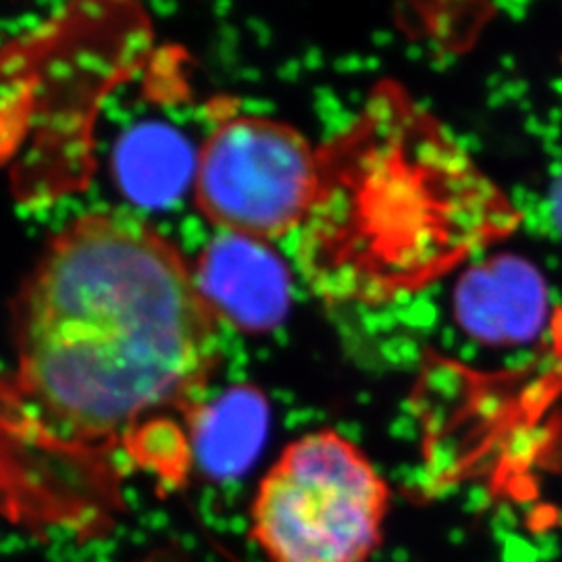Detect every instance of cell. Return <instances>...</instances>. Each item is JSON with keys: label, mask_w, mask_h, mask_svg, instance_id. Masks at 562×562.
<instances>
[{"label": "cell", "mask_w": 562, "mask_h": 562, "mask_svg": "<svg viewBox=\"0 0 562 562\" xmlns=\"http://www.w3.org/2000/svg\"><path fill=\"white\" fill-rule=\"evenodd\" d=\"M192 262L125 209L88 211L42 248L11 302L0 378V517L50 540L104 538L123 483H180L222 361Z\"/></svg>", "instance_id": "1"}, {"label": "cell", "mask_w": 562, "mask_h": 562, "mask_svg": "<svg viewBox=\"0 0 562 562\" xmlns=\"http://www.w3.org/2000/svg\"><path fill=\"white\" fill-rule=\"evenodd\" d=\"M390 487L361 448L334 429L281 450L250 508L269 562H367L380 548Z\"/></svg>", "instance_id": "2"}, {"label": "cell", "mask_w": 562, "mask_h": 562, "mask_svg": "<svg viewBox=\"0 0 562 562\" xmlns=\"http://www.w3.org/2000/svg\"><path fill=\"white\" fill-rule=\"evenodd\" d=\"M322 186L323 150L301 130L232 111L213 121L196 153L192 199L225 236L271 244L308 223Z\"/></svg>", "instance_id": "3"}, {"label": "cell", "mask_w": 562, "mask_h": 562, "mask_svg": "<svg viewBox=\"0 0 562 562\" xmlns=\"http://www.w3.org/2000/svg\"><path fill=\"white\" fill-rule=\"evenodd\" d=\"M194 271L220 322L265 331L285 315L288 273L269 244L222 234L204 248Z\"/></svg>", "instance_id": "4"}, {"label": "cell", "mask_w": 562, "mask_h": 562, "mask_svg": "<svg viewBox=\"0 0 562 562\" xmlns=\"http://www.w3.org/2000/svg\"><path fill=\"white\" fill-rule=\"evenodd\" d=\"M546 292L540 276L515 259H501L473 273L462 288V315L494 341L529 338L542 325Z\"/></svg>", "instance_id": "5"}, {"label": "cell", "mask_w": 562, "mask_h": 562, "mask_svg": "<svg viewBox=\"0 0 562 562\" xmlns=\"http://www.w3.org/2000/svg\"><path fill=\"white\" fill-rule=\"evenodd\" d=\"M265 423L262 402L241 392L217 406L206 404L192 429V457L217 477L238 475L257 457Z\"/></svg>", "instance_id": "6"}, {"label": "cell", "mask_w": 562, "mask_h": 562, "mask_svg": "<svg viewBox=\"0 0 562 562\" xmlns=\"http://www.w3.org/2000/svg\"><path fill=\"white\" fill-rule=\"evenodd\" d=\"M140 562H178L176 559V554L173 552H167V550H157V552H153V554H148L146 559H142Z\"/></svg>", "instance_id": "7"}]
</instances>
